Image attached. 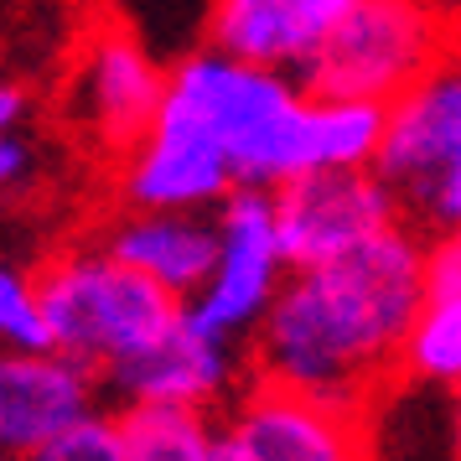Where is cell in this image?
<instances>
[{
	"instance_id": "cell-21",
	"label": "cell",
	"mask_w": 461,
	"mask_h": 461,
	"mask_svg": "<svg viewBox=\"0 0 461 461\" xmlns=\"http://www.w3.org/2000/svg\"><path fill=\"white\" fill-rule=\"evenodd\" d=\"M451 440H456V461H461V394H456V420H451Z\"/></svg>"
},
{
	"instance_id": "cell-11",
	"label": "cell",
	"mask_w": 461,
	"mask_h": 461,
	"mask_svg": "<svg viewBox=\"0 0 461 461\" xmlns=\"http://www.w3.org/2000/svg\"><path fill=\"white\" fill-rule=\"evenodd\" d=\"M342 11L348 0H218L203 26V47L306 84Z\"/></svg>"
},
{
	"instance_id": "cell-16",
	"label": "cell",
	"mask_w": 461,
	"mask_h": 461,
	"mask_svg": "<svg viewBox=\"0 0 461 461\" xmlns=\"http://www.w3.org/2000/svg\"><path fill=\"white\" fill-rule=\"evenodd\" d=\"M0 337H5V353H58L32 265L0 270Z\"/></svg>"
},
{
	"instance_id": "cell-6",
	"label": "cell",
	"mask_w": 461,
	"mask_h": 461,
	"mask_svg": "<svg viewBox=\"0 0 461 461\" xmlns=\"http://www.w3.org/2000/svg\"><path fill=\"white\" fill-rule=\"evenodd\" d=\"M218 229H223L218 270L182 306V321L218 348L249 353L254 332L265 327L270 306L291 280V259H285L280 223H275V197L270 192H233L218 208Z\"/></svg>"
},
{
	"instance_id": "cell-8",
	"label": "cell",
	"mask_w": 461,
	"mask_h": 461,
	"mask_svg": "<svg viewBox=\"0 0 461 461\" xmlns=\"http://www.w3.org/2000/svg\"><path fill=\"white\" fill-rule=\"evenodd\" d=\"M233 192L229 156L176 104H161L146 140L109 161V208L120 212H218Z\"/></svg>"
},
{
	"instance_id": "cell-3",
	"label": "cell",
	"mask_w": 461,
	"mask_h": 461,
	"mask_svg": "<svg viewBox=\"0 0 461 461\" xmlns=\"http://www.w3.org/2000/svg\"><path fill=\"white\" fill-rule=\"evenodd\" d=\"M374 171L394 197L399 223L425 244L461 233V32L451 52L384 109Z\"/></svg>"
},
{
	"instance_id": "cell-9",
	"label": "cell",
	"mask_w": 461,
	"mask_h": 461,
	"mask_svg": "<svg viewBox=\"0 0 461 461\" xmlns=\"http://www.w3.org/2000/svg\"><path fill=\"white\" fill-rule=\"evenodd\" d=\"M275 223L291 270H321L399 229L378 171H312L275 192Z\"/></svg>"
},
{
	"instance_id": "cell-1",
	"label": "cell",
	"mask_w": 461,
	"mask_h": 461,
	"mask_svg": "<svg viewBox=\"0 0 461 461\" xmlns=\"http://www.w3.org/2000/svg\"><path fill=\"white\" fill-rule=\"evenodd\" d=\"M430 295V244L399 223L321 270H291L249 342V378L378 415Z\"/></svg>"
},
{
	"instance_id": "cell-7",
	"label": "cell",
	"mask_w": 461,
	"mask_h": 461,
	"mask_svg": "<svg viewBox=\"0 0 461 461\" xmlns=\"http://www.w3.org/2000/svg\"><path fill=\"white\" fill-rule=\"evenodd\" d=\"M218 461H374V415L249 378L218 415Z\"/></svg>"
},
{
	"instance_id": "cell-4",
	"label": "cell",
	"mask_w": 461,
	"mask_h": 461,
	"mask_svg": "<svg viewBox=\"0 0 461 461\" xmlns=\"http://www.w3.org/2000/svg\"><path fill=\"white\" fill-rule=\"evenodd\" d=\"M461 16L420 0H348L342 22L306 73L321 104L389 109L451 52Z\"/></svg>"
},
{
	"instance_id": "cell-5",
	"label": "cell",
	"mask_w": 461,
	"mask_h": 461,
	"mask_svg": "<svg viewBox=\"0 0 461 461\" xmlns=\"http://www.w3.org/2000/svg\"><path fill=\"white\" fill-rule=\"evenodd\" d=\"M167 78L171 68L150 58L135 26L120 16H99L84 26L78 47L68 52L58 104H63V120L99 156L120 161L156 125V114L167 104Z\"/></svg>"
},
{
	"instance_id": "cell-10",
	"label": "cell",
	"mask_w": 461,
	"mask_h": 461,
	"mask_svg": "<svg viewBox=\"0 0 461 461\" xmlns=\"http://www.w3.org/2000/svg\"><path fill=\"white\" fill-rule=\"evenodd\" d=\"M104 410V384L94 368L63 353L0 357V456L32 461L42 446Z\"/></svg>"
},
{
	"instance_id": "cell-19",
	"label": "cell",
	"mask_w": 461,
	"mask_h": 461,
	"mask_svg": "<svg viewBox=\"0 0 461 461\" xmlns=\"http://www.w3.org/2000/svg\"><path fill=\"white\" fill-rule=\"evenodd\" d=\"M430 291H461V233L430 244Z\"/></svg>"
},
{
	"instance_id": "cell-18",
	"label": "cell",
	"mask_w": 461,
	"mask_h": 461,
	"mask_svg": "<svg viewBox=\"0 0 461 461\" xmlns=\"http://www.w3.org/2000/svg\"><path fill=\"white\" fill-rule=\"evenodd\" d=\"M0 187L11 203H26L42 187V146L32 130H5L0 135Z\"/></svg>"
},
{
	"instance_id": "cell-13",
	"label": "cell",
	"mask_w": 461,
	"mask_h": 461,
	"mask_svg": "<svg viewBox=\"0 0 461 461\" xmlns=\"http://www.w3.org/2000/svg\"><path fill=\"white\" fill-rule=\"evenodd\" d=\"M88 239L104 244L120 265L156 280L182 306L212 280L218 249H223L218 212H120V208H109V218Z\"/></svg>"
},
{
	"instance_id": "cell-15",
	"label": "cell",
	"mask_w": 461,
	"mask_h": 461,
	"mask_svg": "<svg viewBox=\"0 0 461 461\" xmlns=\"http://www.w3.org/2000/svg\"><path fill=\"white\" fill-rule=\"evenodd\" d=\"M399 378L461 394V291H430L420 312Z\"/></svg>"
},
{
	"instance_id": "cell-14",
	"label": "cell",
	"mask_w": 461,
	"mask_h": 461,
	"mask_svg": "<svg viewBox=\"0 0 461 461\" xmlns=\"http://www.w3.org/2000/svg\"><path fill=\"white\" fill-rule=\"evenodd\" d=\"M114 420H120L125 461H218V451H223V425H218L212 410H192V404H120Z\"/></svg>"
},
{
	"instance_id": "cell-12",
	"label": "cell",
	"mask_w": 461,
	"mask_h": 461,
	"mask_svg": "<svg viewBox=\"0 0 461 461\" xmlns=\"http://www.w3.org/2000/svg\"><path fill=\"white\" fill-rule=\"evenodd\" d=\"M99 384H104V404L114 410L120 404H192V410L223 415L239 399V389L249 384V353L218 348L182 321L161 348L104 374Z\"/></svg>"
},
{
	"instance_id": "cell-2",
	"label": "cell",
	"mask_w": 461,
	"mask_h": 461,
	"mask_svg": "<svg viewBox=\"0 0 461 461\" xmlns=\"http://www.w3.org/2000/svg\"><path fill=\"white\" fill-rule=\"evenodd\" d=\"M32 275H37L47 321H52V348L94 368L99 378L161 348L182 327V301L140 270L120 265L88 233L47 249L32 265Z\"/></svg>"
},
{
	"instance_id": "cell-20",
	"label": "cell",
	"mask_w": 461,
	"mask_h": 461,
	"mask_svg": "<svg viewBox=\"0 0 461 461\" xmlns=\"http://www.w3.org/2000/svg\"><path fill=\"white\" fill-rule=\"evenodd\" d=\"M5 130H32V88L16 78L0 84V135Z\"/></svg>"
},
{
	"instance_id": "cell-17",
	"label": "cell",
	"mask_w": 461,
	"mask_h": 461,
	"mask_svg": "<svg viewBox=\"0 0 461 461\" xmlns=\"http://www.w3.org/2000/svg\"><path fill=\"white\" fill-rule=\"evenodd\" d=\"M32 461H125L120 420H114V410L104 404L99 415L78 420V425H73V430H63L52 446H42Z\"/></svg>"
}]
</instances>
